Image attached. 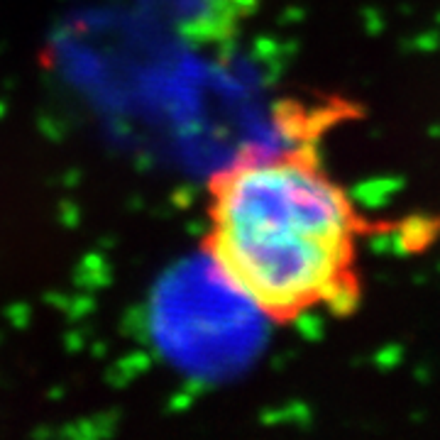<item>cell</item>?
Wrapping results in <instances>:
<instances>
[{"mask_svg": "<svg viewBox=\"0 0 440 440\" xmlns=\"http://www.w3.org/2000/svg\"><path fill=\"white\" fill-rule=\"evenodd\" d=\"M206 194V257L259 316L289 323L350 296L357 213L311 155L245 152Z\"/></svg>", "mask_w": 440, "mask_h": 440, "instance_id": "cell-1", "label": "cell"}]
</instances>
